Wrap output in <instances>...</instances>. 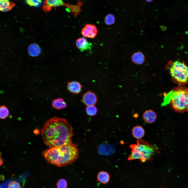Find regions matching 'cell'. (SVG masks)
Listing matches in <instances>:
<instances>
[{
  "instance_id": "cell-1",
  "label": "cell",
  "mask_w": 188,
  "mask_h": 188,
  "mask_svg": "<svg viewBox=\"0 0 188 188\" xmlns=\"http://www.w3.org/2000/svg\"><path fill=\"white\" fill-rule=\"evenodd\" d=\"M73 129L65 119L54 117L49 119L41 130L43 140L49 148L59 146L71 142Z\"/></svg>"
},
{
  "instance_id": "cell-2",
  "label": "cell",
  "mask_w": 188,
  "mask_h": 188,
  "mask_svg": "<svg viewBox=\"0 0 188 188\" xmlns=\"http://www.w3.org/2000/svg\"><path fill=\"white\" fill-rule=\"evenodd\" d=\"M79 154L77 146L72 141L64 145L49 148L42 153L48 163L61 167L73 162L78 158Z\"/></svg>"
},
{
  "instance_id": "cell-3",
  "label": "cell",
  "mask_w": 188,
  "mask_h": 188,
  "mask_svg": "<svg viewBox=\"0 0 188 188\" xmlns=\"http://www.w3.org/2000/svg\"><path fill=\"white\" fill-rule=\"evenodd\" d=\"M170 104L175 111L183 113L188 111V88L185 86H179L173 88L167 94L162 105Z\"/></svg>"
},
{
  "instance_id": "cell-4",
  "label": "cell",
  "mask_w": 188,
  "mask_h": 188,
  "mask_svg": "<svg viewBox=\"0 0 188 188\" xmlns=\"http://www.w3.org/2000/svg\"><path fill=\"white\" fill-rule=\"evenodd\" d=\"M130 147L131 152L128 159L130 161L138 159L144 162L152 160L155 153L159 152L155 145L150 144L143 140H138L136 144H131Z\"/></svg>"
},
{
  "instance_id": "cell-5",
  "label": "cell",
  "mask_w": 188,
  "mask_h": 188,
  "mask_svg": "<svg viewBox=\"0 0 188 188\" xmlns=\"http://www.w3.org/2000/svg\"><path fill=\"white\" fill-rule=\"evenodd\" d=\"M165 68L169 71L174 83L179 86L188 84V65L184 62L169 61Z\"/></svg>"
},
{
  "instance_id": "cell-6",
  "label": "cell",
  "mask_w": 188,
  "mask_h": 188,
  "mask_svg": "<svg viewBox=\"0 0 188 188\" xmlns=\"http://www.w3.org/2000/svg\"><path fill=\"white\" fill-rule=\"evenodd\" d=\"M97 32L96 26L91 24H87L82 29L81 33L85 37L93 38L96 36Z\"/></svg>"
},
{
  "instance_id": "cell-7",
  "label": "cell",
  "mask_w": 188,
  "mask_h": 188,
  "mask_svg": "<svg viewBox=\"0 0 188 188\" xmlns=\"http://www.w3.org/2000/svg\"><path fill=\"white\" fill-rule=\"evenodd\" d=\"M82 101L87 106L93 105L96 103L97 98L96 95L93 92L88 91L83 95Z\"/></svg>"
},
{
  "instance_id": "cell-8",
  "label": "cell",
  "mask_w": 188,
  "mask_h": 188,
  "mask_svg": "<svg viewBox=\"0 0 188 188\" xmlns=\"http://www.w3.org/2000/svg\"><path fill=\"white\" fill-rule=\"evenodd\" d=\"M75 44L77 47L81 52L91 49L92 46V44L84 37L78 38Z\"/></svg>"
},
{
  "instance_id": "cell-9",
  "label": "cell",
  "mask_w": 188,
  "mask_h": 188,
  "mask_svg": "<svg viewBox=\"0 0 188 188\" xmlns=\"http://www.w3.org/2000/svg\"><path fill=\"white\" fill-rule=\"evenodd\" d=\"M82 86L79 82L73 81L69 82L67 86L69 91L73 94H77L81 91Z\"/></svg>"
},
{
  "instance_id": "cell-10",
  "label": "cell",
  "mask_w": 188,
  "mask_h": 188,
  "mask_svg": "<svg viewBox=\"0 0 188 188\" xmlns=\"http://www.w3.org/2000/svg\"><path fill=\"white\" fill-rule=\"evenodd\" d=\"M143 118L144 121L148 124L154 122L157 118L155 112L152 110L149 109L145 110L143 113Z\"/></svg>"
},
{
  "instance_id": "cell-11",
  "label": "cell",
  "mask_w": 188,
  "mask_h": 188,
  "mask_svg": "<svg viewBox=\"0 0 188 188\" xmlns=\"http://www.w3.org/2000/svg\"><path fill=\"white\" fill-rule=\"evenodd\" d=\"M83 4V2L79 1L77 4L74 5L66 3L63 2L62 6H64L69 9L73 14L74 16L76 17L78 15H79L81 11V6Z\"/></svg>"
},
{
  "instance_id": "cell-12",
  "label": "cell",
  "mask_w": 188,
  "mask_h": 188,
  "mask_svg": "<svg viewBox=\"0 0 188 188\" xmlns=\"http://www.w3.org/2000/svg\"><path fill=\"white\" fill-rule=\"evenodd\" d=\"M99 152L102 155H109L115 152V148L113 146L107 143H104L101 145L99 148Z\"/></svg>"
},
{
  "instance_id": "cell-13",
  "label": "cell",
  "mask_w": 188,
  "mask_h": 188,
  "mask_svg": "<svg viewBox=\"0 0 188 188\" xmlns=\"http://www.w3.org/2000/svg\"><path fill=\"white\" fill-rule=\"evenodd\" d=\"M132 131L133 136L138 140L141 139L144 136V130L141 126L137 125L134 126L132 129Z\"/></svg>"
},
{
  "instance_id": "cell-14",
  "label": "cell",
  "mask_w": 188,
  "mask_h": 188,
  "mask_svg": "<svg viewBox=\"0 0 188 188\" xmlns=\"http://www.w3.org/2000/svg\"><path fill=\"white\" fill-rule=\"evenodd\" d=\"M131 59L132 62L134 63L137 65H141L144 62L145 57L142 52H137L132 55Z\"/></svg>"
},
{
  "instance_id": "cell-15",
  "label": "cell",
  "mask_w": 188,
  "mask_h": 188,
  "mask_svg": "<svg viewBox=\"0 0 188 188\" xmlns=\"http://www.w3.org/2000/svg\"><path fill=\"white\" fill-rule=\"evenodd\" d=\"M41 51V48L36 43L30 45L28 48V52L29 54L33 57L38 56Z\"/></svg>"
},
{
  "instance_id": "cell-16",
  "label": "cell",
  "mask_w": 188,
  "mask_h": 188,
  "mask_svg": "<svg viewBox=\"0 0 188 188\" xmlns=\"http://www.w3.org/2000/svg\"><path fill=\"white\" fill-rule=\"evenodd\" d=\"M97 178L99 182L103 184H105L109 182L110 179V176L107 172L102 171L98 173Z\"/></svg>"
},
{
  "instance_id": "cell-17",
  "label": "cell",
  "mask_w": 188,
  "mask_h": 188,
  "mask_svg": "<svg viewBox=\"0 0 188 188\" xmlns=\"http://www.w3.org/2000/svg\"><path fill=\"white\" fill-rule=\"evenodd\" d=\"M52 106L55 109H61L65 108L67 103L63 99L58 98L54 100L52 102Z\"/></svg>"
},
{
  "instance_id": "cell-18",
  "label": "cell",
  "mask_w": 188,
  "mask_h": 188,
  "mask_svg": "<svg viewBox=\"0 0 188 188\" xmlns=\"http://www.w3.org/2000/svg\"><path fill=\"white\" fill-rule=\"evenodd\" d=\"M14 4L8 0H1L0 1V10L2 12H6L10 10Z\"/></svg>"
},
{
  "instance_id": "cell-19",
  "label": "cell",
  "mask_w": 188,
  "mask_h": 188,
  "mask_svg": "<svg viewBox=\"0 0 188 188\" xmlns=\"http://www.w3.org/2000/svg\"><path fill=\"white\" fill-rule=\"evenodd\" d=\"M63 1L61 0H47L46 1V6L48 8L61 6Z\"/></svg>"
},
{
  "instance_id": "cell-20",
  "label": "cell",
  "mask_w": 188,
  "mask_h": 188,
  "mask_svg": "<svg viewBox=\"0 0 188 188\" xmlns=\"http://www.w3.org/2000/svg\"><path fill=\"white\" fill-rule=\"evenodd\" d=\"M9 112L8 108L4 105H2L0 107V117L2 119H4L7 117Z\"/></svg>"
},
{
  "instance_id": "cell-21",
  "label": "cell",
  "mask_w": 188,
  "mask_h": 188,
  "mask_svg": "<svg viewBox=\"0 0 188 188\" xmlns=\"http://www.w3.org/2000/svg\"><path fill=\"white\" fill-rule=\"evenodd\" d=\"M115 21L114 16L111 14L107 15L104 19L105 23L108 25H110L113 24L115 22Z\"/></svg>"
},
{
  "instance_id": "cell-22",
  "label": "cell",
  "mask_w": 188,
  "mask_h": 188,
  "mask_svg": "<svg viewBox=\"0 0 188 188\" xmlns=\"http://www.w3.org/2000/svg\"><path fill=\"white\" fill-rule=\"evenodd\" d=\"M87 114L90 116L95 115L97 113V109L94 105L87 106L86 110Z\"/></svg>"
},
{
  "instance_id": "cell-23",
  "label": "cell",
  "mask_w": 188,
  "mask_h": 188,
  "mask_svg": "<svg viewBox=\"0 0 188 188\" xmlns=\"http://www.w3.org/2000/svg\"><path fill=\"white\" fill-rule=\"evenodd\" d=\"M57 188H67V180L63 178L58 180L56 183Z\"/></svg>"
},
{
  "instance_id": "cell-24",
  "label": "cell",
  "mask_w": 188,
  "mask_h": 188,
  "mask_svg": "<svg viewBox=\"0 0 188 188\" xmlns=\"http://www.w3.org/2000/svg\"><path fill=\"white\" fill-rule=\"evenodd\" d=\"M27 3L30 6L38 7L42 4V1L40 0H27L26 1Z\"/></svg>"
},
{
  "instance_id": "cell-25",
  "label": "cell",
  "mask_w": 188,
  "mask_h": 188,
  "mask_svg": "<svg viewBox=\"0 0 188 188\" xmlns=\"http://www.w3.org/2000/svg\"><path fill=\"white\" fill-rule=\"evenodd\" d=\"M8 188H21V186L18 182L12 181L10 182L8 186Z\"/></svg>"
},
{
  "instance_id": "cell-26",
  "label": "cell",
  "mask_w": 188,
  "mask_h": 188,
  "mask_svg": "<svg viewBox=\"0 0 188 188\" xmlns=\"http://www.w3.org/2000/svg\"><path fill=\"white\" fill-rule=\"evenodd\" d=\"M0 165L1 166L2 165L3 163V160L2 158L1 157V154H0Z\"/></svg>"
}]
</instances>
